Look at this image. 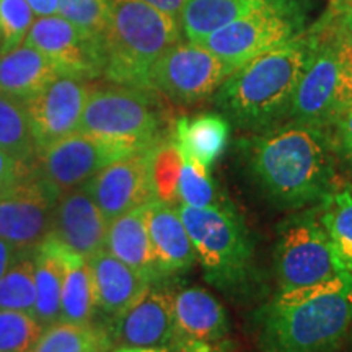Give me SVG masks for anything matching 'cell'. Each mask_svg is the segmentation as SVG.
<instances>
[{"instance_id":"10","label":"cell","mask_w":352,"mask_h":352,"mask_svg":"<svg viewBox=\"0 0 352 352\" xmlns=\"http://www.w3.org/2000/svg\"><path fill=\"white\" fill-rule=\"evenodd\" d=\"M134 151L129 145L76 132L38 153L36 170L60 195L85 186L108 165Z\"/></svg>"},{"instance_id":"19","label":"cell","mask_w":352,"mask_h":352,"mask_svg":"<svg viewBox=\"0 0 352 352\" xmlns=\"http://www.w3.org/2000/svg\"><path fill=\"white\" fill-rule=\"evenodd\" d=\"M85 261L94 284L96 311L108 316V321L124 314L152 284V280L132 270L107 248Z\"/></svg>"},{"instance_id":"29","label":"cell","mask_w":352,"mask_h":352,"mask_svg":"<svg viewBox=\"0 0 352 352\" xmlns=\"http://www.w3.org/2000/svg\"><path fill=\"white\" fill-rule=\"evenodd\" d=\"M320 217L341 266L352 274V191L340 186L320 202Z\"/></svg>"},{"instance_id":"22","label":"cell","mask_w":352,"mask_h":352,"mask_svg":"<svg viewBox=\"0 0 352 352\" xmlns=\"http://www.w3.org/2000/svg\"><path fill=\"white\" fill-rule=\"evenodd\" d=\"M60 72L54 64L30 44L0 54V94L28 101Z\"/></svg>"},{"instance_id":"30","label":"cell","mask_w":352,"mask_h":352,"mask_svg":"<svg viewBox=\"0 0 352 352\" xmlns=\"http://www.w3.org/2000/svg\"><path fill=\"white\" fill-rule=\"evenodd\" d=\"M34 252H20L0 277V310L21 311L33 316L36 305Z\"/></svg>"},{"instance_id":"13","label":"cell","mask_w":352,"mask_h":352,"mask_svg":"<svg viewBox=\"0 0 352 352\" xmlns=\"http://www.w3.org/2000/svg\"><path fill=\"white\" fill-rule=\"evenodd\" d=\"M25 43L41 51L63 76L83 80L103 77L104 43L88 36L63 16H39Z\"/></svg>"},{"instance_id":"43","label":"cell","mask_w":352,"mask_h":352,"mask_svg":"<svg viewBox=\"0 0 352 352\" xmlns=\"http://www.w3.org/2000/svg\"><path fill=\"white\" fill-rule=\"evenodd\" d=\"M145 2L157 7L158 10L166 13V15L173 16V19H178L179 12H182V8L188 0H145Z\"/></svg>"},{"instance_id":"32","label":"cell","mask_w":352,"mask_h":352,"mask_svg":"<svg viewBox=\"0 0 352 352\" xmlns=\"http://www.w3.org/2000/svg\"><path fill=\"white\" fill-rule=\"evenodd\" d=\"M178 199L182 204L197 209L232 208L230 201H227L217 189L209 170L191 158H183L178 182Z\"/></svg>"},{"instance_id":"15","label":"cell","mask_w":352,"mask_h":352,"mask_svg":"<svg viewBox=\"0 0 352 352\" xmlns=\"http://www.w3.org/2000/svg\"><path fill=\"white\" fill-rule=\"evenodd\" d=\"M151 151L152 147L114 162L83 186L108 222L155 201L151 182Z\"/></svg>"},{"instance_id":"9","label":"cell","mask_w":352,"mask_h":352,"mask_svg":"<svg viewBox=\"0 0 352 352\" xmlns=\"http://www.w3.org/2000/svg\"><path fill=\"white\" fill-rule=\"evenodd\" d=\"M233 70L195 43H176L152 65L148 88L178 104L212 96Z\"/></svg>"},{"instance_id":"27","label":"cell","mask_w":352,"mask_h":352,"mask_svg":"<svg viewBox=\"0 0 352 352\" xmlns=\"http://www.w3.org/2000/svg\"><path fill=\"white\" fill-rule=\"evenodd\" d=\"M96 315L94 284L85 258L69 252L67 274L60 294V321L94 324Z\"/></svg>"},{"instance_id":"17","label":"cell","mask_w":352,"mask_h":352,"mask_svg":"<svg viewBox=\"0 0 352 352\" xmlns=\"http://www.w3.org/2000/svg\"><path fill=\"white\" fill-rule=\"evenodd\" d=\"M108 227L107 217L82 186L60 195L50 236L87 259L107 248Z\"/></svg>"},{"instance_id":"40","label":"cell","mask_w":352,"mask_h":352,"mask_svg":"<svg viewBox=\"0 0 352 352\" xmlns=\"http://www.w3.org/2000/svg\"><path fill=\"white\" fill-rule=\"evenodd\" d=\"M34 15L52 16L59 13V0H26Z\"/></svg>"},{"instance_id":"1","label":"cell","mask_w":352,"mask_h":352,"mask_svg":"<svg viewBox=\"0 0 352 352\" xmlns=\"http://www.w3.org/2000/svg\"><path fill=\"white\" fill-rule=\"evenodd\" d=\"M250 182L274 209L320 204L340 188L333 131L287 121L240 142Z\"/></svg>"},{"instance_id":"2","label":"cell","mask_w":352,"mask_h":352,"mask_svg":"<svg viewBox=\"0 0 352 352\" xmlns=\"http://www.w3.org/2000/svg\"><path fill=\"white\" fill-rule=\"evenodd\" d=\"M261 352H340L352 327V274L277 292L252 314Z\"/></svg>"},{"instance_id":"20","label":"cell","mask_w":352,"mask_h":352,"mask_svg":"<svg viewBox=\"0 0 352 352\" xmlns=\"http://www.w3.org/2000/svg\"><path fill=\"white\" fill-rule=\"evenodd\" d=\"M147 227L160 276L191 270L197 254L178 208L160 201L147 204Z\"/></svg>"},{"instance_id":"31","label":"cell","mask_w":352,"mask_h":352,"mask_svg":"<svg viewBox=\"0 0 352 352\" xmlns=\"http://www.w3.org/2000/svg\"><path fill=\"white\" fill-rule=\"evenodd\" d=\"M183 157L173 135L162 139L151 151V182L155 201L175 204Z\"/></svg>"},{"instance_id":"25","label":"cell","mask_w":352,"mask_h":352,"mask_svg":"<svg viewBox=\"0 0 352 352\" xmlns=\"http://www.w3.org/2000/svg\"><path fill=\"white\" fill-rule=\"evenodd\" d=\"M267 0H188L178 21L189 43L201 44L209 34L240 19Z\"/></svg>"},{"instance_id":"7","label":"cell","mask_w":352,"mask_h":352,"mask_svg":"<svg viewBox=\"0 0 352 352\" xmlns=\"http://www.w3.org/2000/svg\"><path fill=\"white\" fill-rule=\"evenodd\" d=\"M274 272L279 292L308 287L346 272L320 217V204L294 210L277 227Z\"/></svg>"},{"instance_id":"44","label":"cell","mask_w":352,"mask_h":352,"mask_svg":"<svg viewBox=\"0 0 352 352\" xmlns=\"http://www.w3.org/2000/svg\"><path fill=\"white\" fill-rule=\"evenodd\" d=\"M271 3H277V6H302L300 0H267Z\"/></svg>"},{"instance_id":"28","label":"cell","mask_w":352,"mask_h":352,"mask_svg":"<svg viewBox=\"0 0 352 352\" xmlns=\"http://www.w3.org/2000/svg\"><path fill=\"white\" fill-rule=\"evenodd\" d=\"M0 148L26 165L36 166V145L25 101L0 94Z\"/></svg>"},{"instance_id":"11","label":"cell","mask_w":352,"mask_h":352,"mask_svg":"<svg viewBox=\"0 0 352 352\" xmlns=\"http://www.w3.org/2000/svg\"><path fill=\"white\" fill-rule=\"evenodd\" d=\"M60 192L34 173L0 196V239L20 252H34L50 239Z\"/></svg>"},{"instance_id":"33","label":"cell","mask_w":352,"mask_h":352,"mask_svg":"<svg viewBox=\"0 0 352 352\" xmlns=\"http://www.w3.org/2000/svg\"><path fill=\"white\" fill-rule=\"evenodd\" d=\"M316 23L329 34L336 47L338 60H340L338 111L341 116L342 113L352 108V23L329 15L327 12Z\"/></svg>"},{"instance_id":"34","label":"cell","mask_w":352,"mask_h":352,"mask_svg":"<svg viewBox=\"0 0 352 352\" xmlns=\"http://www.w3.org/2000/svg\"><path fill=\"white\" fill-rule=\"evenodd\" d=\"M59 13L80 32L104 43L111 21L108 0H59Z\"/></svg>"},{"instance_id":"26","label":"cell","mask_w":352,"mask_h":352,"mask_svg":"<svg viewBox=\"0 0 352 352\" xmlns=\"http://www.w3.org/2000/svg\"><path fill=\"white\" fill-rule=\"evenodd\" d=\"M111 347L113 341L103 324L57 321L43 329L32 352H108Z\"/></svg>"},{"instance_id":"42","label":"cell","mask_w":352,"mask_h":352,"mask_svg":"<svg viewBox=\"0 0 352 352\" xmlns=\"http://www.w3.org/2000/svg\"><path fill=\"white\" fill-rule=\"evenodd\" d=\"M327 13L352 23V0H329Z\"/></svg>"},{"instance_id":"36","label":"cell","mask_w":352,"mask_h":352,"mask_svg":"<svg viewBox=\"0 0 352 352\" xmlns=\"http://www.w3.org/2000/svg\"><path fill=\"white\" fill-rule=\"evenodd\" d=\"M34 23L26 0H0V54L19 47Z\"/></svg>"},{"instance_id":"16","label":"cell","mask_w":352,"mask_h":352,"mask_svg":"<svg viewBox=\"0 0 352 352\" xmlns=\"http://www.w3.org/2000/svg\"><path fill=\"white\" fill-rule=\"evenodd\" d=\"M116 347H166L175 342V294L151 284L124 314L104 324Z\"/></svg>"},{"instance_id":"5","label":"cell","mask_w":352,"mask_h":352,"mask_svg":"<svg viewBox=\"0 0 352 352\" xmlns=\"http://www.w3.org/2000/svg\"><path fill=\"white\" fill-rule=\"evenodd\" d=\"M111 21L104 34V72L108 82L148 88L152 65L179 43L178 19L145 0H108Z\"/></svg>"},{"instance_id":"18","label":"cell","mask_w":352,"mask_h":352,"mask_svg":"<svg viewBox=\"0 0 352 352\" xmlns=\"http://www.w3.org/2000/svg\"><path fill=\"white\" fill-rule=\"evenodd\" d=\"M226 307L201 287L175 294V341L199 347H232Z\"/></svg>"},{"instance_id":"12","label":"cell","mask_w":352,"mask_h":352,"mask_svg":"<svg viewBox=\"0 0 352 352\" xmlns=\"http://www.w3.org/2000/svg\"><path fill=\"white\" fill-rule=\"evenodd\" d=\"M310 30L316 39L315 50L294 94L289 121L331 129L340 118V60L329 34L318 23Z\"/></svg>"},{"instance_id":"38","label":"cell","mask_w":352,"mask_h":352,"mask_svg":"<svg viewBox=\"0 0 352 352\" xmlns=\"http://www.w3.org/2000/svg\"><path fill=\"white\" fill-rule=\"evenodd\" d=\"M331 131L338 155L344 157L352 164V108L338 118Z\"/></svg>"},{"instance_id":"14","label":"cell","mask_w":352,"mask_h":352,"mask_svg":"<svg viewBox=\"0 0 352 352\" xmlns=\"http://www.w3.org/2000/svg\"><path fill=\"white\" fill-rule=\"evenodd\" d=\"M90 88L88 80L60 74L25 101L38 153L78 132Z\"/></svg>"},{"instance_id":"35","label":"cell","mask_w":352,"mask_h":352,"mask_svg":"<svg viewBox=\"0 0 352 352\" xmlns=\"http://www.w3.org/2000/svg\"><path fill=\"white\" fill-rule=\"evenodd\" d=\"M43 329L32 315L0 310V352H32Z\"/></svg>"},{"instance_id":"3","label":"cell","mask_w":352,"mask_h":352,"mask_svg":"<svg viewBox=\"0 0 352 352\" xmlns=\"http://www.w3.org/2000/svg\"><path fill=\"white\" fill-rule=\"evenodd\" d=\"M315 43L308 30L235 69L214 94L215 107L228 122L252 134L287 122Z\"/></svg>"},{"instance_id":"8","label":"cell","mask_w":352,"mask_h":352,"mask_svg":"<svg viewBox=\"0 0 352 352\" xmlns=\"http://www.w3.org/2000/svg\"><path fill=\"white\" fill-rule=\"evenodd\" d=\"M303 19L302 6L267 2L209 34L201 46L235 70L305 32Z\"/></svg>"},{"instance_id":"24","label":"cell","mask_w":352,"mask_h":352,"mask_svg":"<svg viewBox=\"0 0 352 352\" xmlns=\"http://www.w3.org/2000/svg\"><path fill=\"white\" fill-rule=\"evenodd\" d=\"M230 122L223 114L202 113L175 122L173 139L183 158H191L209 170L227 148Z\"/></svg>"},{"instance_id":"23","label":"cell","mask_w":352,"mask_h":352,"mask_svg":"<svg viewBox=\"0 0 352 352\" xmlns=\"http://www.w3.org/2000/svg\"><path fill=\"white\" fill-rule=\"evenodd\" d=\"M69 252V248L50 236L34 253L36 305L33 318L43 328L60 321V294L67 274Z\"/></svg>"},{"instance_id":"4","label":"cell","mask_w":352,"mask_h":352,"mask_svg":"<svg viewBox=\"0 0 352 352\" xmlns=\"http://www.w3.org/2000/svg\"><path fill=\"white\" fill-rule=\"evenodd\" d=\"M178 212L208 283L235 300H250L259 294L263 277L254 241L235 208L197 209L179 204Z\"/></svg>"},{"instance_id":"37","label":"cell","mask_w":352,"mask_h":352,"mask_svg":"<svg viewBox=\"0 0 352 352\" xmlns=\"http://www.w3.org/2000/svg\"><path fill=\"white\" fill-rule=\"evenodd\" d=\"M34 173L36 166L26 165L0 148V196Z\"/></svg>"},{"instance_id":"39","label":"cell","mask_w":352,"mask_h":352,"mask_svg":"<svg viewBox=\"0 0 352 352\" xmlns=\"http://www.w3.org/2000/svg\"><path fill=\"white\" fill-rule=\"evenodd\" d=\"M232 347H199L173 342L166 347H118L113 352H230Z\"/></svg>"},{"instance_id":"6","label":"cell","mask_w":352,"mask_h":352,"mask_svg":"<svg viewBox=\"0 0 352 352\" xmlns=\"http://www.w3.org/2000/svg\"><path fill=\"white\" fill-rule=\"evenodd\" d=\"M157 91L127 85L90 88L78 132L145 151L168 138Z\"/></svg>"},{"instance_id":"45","label":"cell","mask_w":352,"mask_h":352,"mask_svg":"<svg viewBox=\"0 0 352 352\" xmlns=\"http://www.w3.org/2000/svg\"><path fill=\"white\" fill-rule=\"evenodd\" d=\"M347 344H349V349L352 352V327H351V331H349V338H347Z\"/></svg>"},{"instance_id":"21","label":"cell","mask_w":352,"mask_h":352,"mask_svg":"<svg viewBox=\"0 0 352 352\" xmlns=\"http://www.w3.org/2000/svg\"><path fill=\"white\" fill-rule=\"evenodd\" d=\"M107 250L152 283L162 277L148 235L147 204L109 222Z\"/></svg>"},{"instance_id":"46","label":"cell","mask_w":352,"mask_h":352,"mask_svg":"<svg viewBox=\"0 0 352 352\" xmlns=\"http://www.w3.org/2000/svg\"><path fill=\"white\" fill-rule=\"evenodd\" d=\"M95 352H104V351H95Z\"/></svg>"},{"instance_id":"41","label":"cell","mask_w":352,"mask_h":352,"mask_svg":"<svg viewBox=\"0 0 352 352\" xmlns=\"http://www.w3.org/2000/svg\"><path fill=\"white\" fill-rule=\"evenodd\" d=\"M20 250L8 243V241L0 239V277L6 274V271L10 267V264L19 256Z\"/></svg>"}]
</instances>
